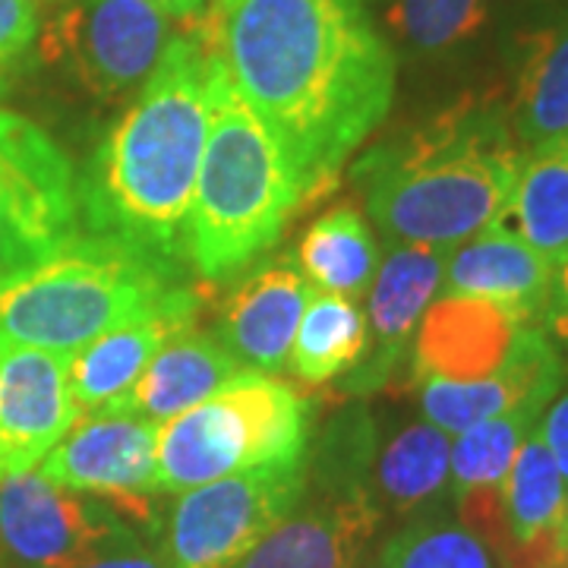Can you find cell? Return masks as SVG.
<instances>
[{"label": "cell", "mask_w": 568, "mask_h": 568, "mask_svg": "<svg viewBox=\"0 0 568 568\" xmlns=\"http://www.w3.org/2000/svg\"><path fill=\"white\" fill-rule=\"evenodd\" d=\"M386 20L410 48L436 54L467 41L487 22V0H388Z\"/></svg>", "instance_id": "28"}, {"label": "cell", "mask_w": 568, "mask_h": 568, "mask_svg": "<svg viewBox=\"0 0 568 568\" xmlns=\"http://www.w3.org/2000/svg\"><path fill=\"white\" fill-rule=\"evenodd\" d=\"M503 222L547 263L568 260V136L525 152Z\"/></svg>", "instance_id": "22"}, {"label": "cell", "mask_w": 568, "mask_h": 568, "mask_svg": "<svg viewBox=\"0 0 568 568\" xmlns=\"http://www.w3.org/2000/svg\"><path fill=\"white\" fill-rule=\"evenodd\" d=\"M215 41L304 203L325 196L395 99V54L364 0H219Z\"/></svg>", "instance_id": "1"}, {"label": "cell", "mask_w": 568, "mask_h": 568, "mask_svg": "<svg viewBox=\"0 0 568 568\" xmlns=\"http://www.w3.org/2000/svg\"><path fill=\"white\" fill-rule=\"evenodd\" d=\"M521 323L499 304L480 297H452L443 294L433 301L417 325L410 366L414 383L446 379V383H474L487 379L506 364L518 342Z\"/></svg>", "instance_id": "16"}, {"label": "cell", "mask_w": 568, "mask_h": 568, "mask_svg": "<svg viewBox=\"0 0 568 568\" xmlns=\"http://www.w3.org/2000/svg\"><path fill=\"white\" fill-rule=\"evenodd\" d=\"M82 234L80 174L39 123L0 111V278Z\"/></svg>", "instance_id": "8"}, {"label": "cell", "mask_w": 568, "mask_h": 568, "mask_svg": "<svg viewBox=\"0 0 568 568\" xmlns=\"http://www.w3.org/2000/svg\"><path fill=\"white\" fill-rule=\"evenodd\" d=\"M306 458L241 470L183 493L171 508L164 556L171 568H231L301 506Z\"/></svg>", "instance_id": "7"}, {"label": "cell", "mask_w": 568, "mask_h": 568, "mask_svg": "<svg viewBox=\"0 0 568 568\" xmlns=\"http://www.w3.org/2000/svg\"><path fill=\"white\" fill-rule=\"evenodd\" d=\"M446 260L443 246L392 244L366 291V351L351 369L345 392H379L410 361L417 325L443 287Z\"/></svg>", "instance_id": "12"}, {"label": "cell", "mask_w": 568, "mask_h": 568, "mask_svg": "<svg viewBox=\"0 0 568 568\" xmlns=\"http://www.w3.org/2000/svg\"><path fill=\"white\" fill-rule=\"evenodd\" d=\"M525 145L499 99H462L357 162L366 209L388 244L452 250L503 219Z\"/></svg>", "instance_id": "3"}, {"label": "cell", "mask_w": 568, "mask_h": 568, "mask_svg": "<svg viewBox=\"0 0 568 568\" xmlns=\"http://www.w3.org/2000/svg\"><path fill=\"white\" fill-rule=\"evenodd\" d=\"M159 424L133 414L89 410L77 417L58 446L41 462V477L85 496H95L121 515L130 528L159 530Z\"/></svg>", "instance_id": "10"}, {"label": "cell", "mask_w": 568, "mask_h": 568, "mask_svg": "<svg viewBox=\"0 0 568 568\" xmlns=\"http://www.w3.org/2000/svg\"><path fill=\"white\" fill-rule=\"evenodd\" d=\"M297 260V268L313 287L347 301H361L376 278L379 246L364 215L345 203L328 209L306 227Z\"/></svg>", "instance_id": "23"}, {"label": "cell", "mask_w": 568, "mask_h": 568, "mask_svg": "<svg viewBox=\"0 0 568 568\" xmlns=\"http://www.w3.org/2000/svg\"><path fill=\"white\" fill-rule=\"evenodd\" d=\"M366 351V316L338 294H313L294 345L287 354L291 373L306 386H323L351 373Z\"/></svg>", "instance_id": "25"}, {"label": "cell", "mask_w": 568, "mask_h": 568, "mask_svg": "<svg viewBox=\"0 0 568 568\" xmlns=\"http://www.w3.org/2000/svg\"><path fill=\"white\" fill-rule=\"evenodd\" d=\"M133 104L108 130L80 178L82 224L92 234L186 268V222L212 123L222 63L215 7L181 20Z\"/></svg>", "instance_id": "2"}, {"label": "cell", "mask_w": 568, "mask_h": 568, "mask_svg": "<svg viewBox=\"0 0 568 568\" xmlns=\"http://www.w3.org/2000/svg\"><path fill=\"white\" fill-rule=\"evenodd\" d=\"M383 521L369 489L320 493L231 568H357Z\"/></svg>", "instance_id": "17"}, {"label": "cell", "mask_w": 568, "mask_h": 568, "mask_svg": "<svg viewBox=\"0 0 568 568\" xmlns=\"http://www.w3.org/2000/svg\"><path fill=\"white\" fill-rule=\"evenodd\" d=\"M544 328L552 335L559 345L568 351V260L556 265V278H552V291H549V304L544 310Z\"/></svg>", "instance_id": "33"}, {"label": "cell", "mask_w": 568, "mask_h": 568, "mask_svg": "<svg viewBox=\"0 0 568 568\" xmlns=\"http://www.w3.org/2000/svg\"><path fill=\"white\" fill-rule=\"evenodd\" d=\"M559 386H562V357L540 325L521 328L506 364L496 373H489L487 379L417 383L426 424L439 426L443 433H455V436L465 433L467 426L506 414L511 407L528 405V402H552Z\"/></svg>", "instance_id": "15"}, {"label": "cell", "mask_w": 568, "mask_h": 568, "mask_svg": "<svg viewBox=\"0 0 568 568\" xmlns=\"http://www.w3.org/2000/svg\"><path fill=\"white\" fill-rule=\"evenodd\" d=\"M136 534L114 508L20 474L0 480V549L17 568H80Z\"/></svg>", "instance_id": "11"}, {"label": "cell", "mask_w": 568, "mask_h": 568, "mask_svg": "<svg viewBox=\"0 0 568 568\" xmlns=\"http://www.w3.org/2000/svg\"><path fill=\"white\" fill-rule=\"evenodd\" d=\"M310 297L304 272L287 260H275L231 287L215 335L250 373H278L287 364Z\"/></svg>", "instance_id": "18"}, {"label": "cell", "mask_w": 568, "mask_h": 568, "mask_svg": "<svg viewBox=\"0 0 568 568\" xmlns=\"http://www.w3.org/2000/svg\"><path fill=\"white\" fill-rule=\"evenodd\" d=\"M547 405L549 402H528L458 433V443H452L448 455V493L455 503L474 493L499 489L515 455L540 424Z\"/></svg>", "instance_id": "26"}, {"label": "cell", "mask_w": 568, "mask_h": 568, "mask_svg": "<svg viewBox=\"0 0 568 568\" xmlns=\"http://www.w3.org/2000/svg\"><path fill=\"white\" fill-rule=\"evenodd\" d=\"M556 547L562 552V562L568 568V496L566 506H562V515H559V528H556Z\"/></svg>", "instance_id": "35"}, {"label": "cell", "mask_w": 568, "mask_h": 568, "mask_svg": "<svg viewBox=\"0 0 568 568\" xmlns=\"http://www.w3.org/2000/svg\"><path fill=\"white\" fill-rule=\"evenodd\" d=\"M304 196L278 142L246 108L224 61L212 80V123L186 222V268L227 282L278 244Z\"/></svg>", "instance_id": "4"}, {"label": "cell", "mask_w": 568, "mask_h": 568, "mask_svg": "<svg viewBox=\"0 0 568 568\" xmlns=\"http://www.w3.org/2000/svg\"><path fill=\"white\" fill-rule=\"evenodd\" d=\"M556 265L547 263L503 219L448 250L443 294L499 304L521 323L544 320Z\"/></svg>", "instance_id": "19"}, {"label": "cell", "mask_w": 568, "mask_h": 568, "mask_svg": "<svg viewBox=\"0 0 568 568\" xmlns=\"http://www.w3.org/2000/svg\"><path fill=\"white\" fill-rule=\"evenodd\" d=\"M200 310L196 291L178 284L159 304L73 351L67 357V386L77 410L89 414L118 402L174 335L196 325Z\"/></svg>", "instance_id": "14"}, {"label": "cell", "mask_w": 568, "mask_h": 568, "mask_svg": "<svg viewBox=\"0 0 568 568\" xmlns=\"http://www.w3.org/2000/svg\"><path fill=\"white\" fill-rule=\"evenodd\" d=\"M80 568H171L168 566V556H164L162 549H149L142 547L140 537H133V540H126L121 547L108 549L104 556L99 559H92V562H85Z\"/></svg>", "instance_id": "32"}, {"label": "cell", "mask_w": 568, "mask_h": 568, "mask_svg": "<svg viewBox=\"0 0 568 568\" xmlns=\"http://www.w3.org/2000/svg\"><path fill=\"white\" fill-rule=\"evenodd\" d=\"M39 0H0V95L20 77L32 48L39 44Z\"/></svg>", "instance_id": "30"}, {"label": "cell", "mask_w": 568, "mask_h": 568, "mask_svg": "<svg viewBox=\"0 0 568 568\" xmlns=\"http://www.w3.org/2000/svg\"><path fill=\"white\" fill-rule=\"evenodd\" d=\"M244 373L237 357L224 347L215 332H200L196 325L174 335L149 361L140 379L118 402L99 407L108 414H133L142 420H171L183 410L205 402L212 392Z\"/></svg>", "instance_id": "20"}, {"label": "cell", "mask_w": 568, "mask_h": 568, "mask_svg": "<svg viewBox=\"0 0 568 568\" xmlns=\"http://www.w3.org/2000/svg\"><path fill=\"white\" fill-rule=\"evenodd\" d=\"M373 424L364 410H354L338 417L328 426L325 439L316 448V455L306 462V474L316 480L320 493H354L369 489V465H373Z\"/></svg>", "instance_id": "29"}, {"label": "cell", "mask_w": 568, "mask_h": 568, "mask_svg": "<svg viewBox=\"0 0 568 568\" xmlns=\"http://www.w3.org/2000/svg\"><path fill=\"white\" fill-rule=\"evenodd\" d=\"M149 3L159 7L164 17H171V20H193V17L209 13L219 0H149Z\"/></svg>", "instance_id": "34"}, {"label": "cell", "mask_w": 568, "mask_h": 568, "mask_svg": "<svg viewBox=\"0 0 568 568\" xmlns=\"http://www.w3.org/2000/svg\"><path fill=\"white\" fill-rule=\"evenodd\" d=\"M373 568H496V559L462 521L424 518L398 530L379 549Z\"/></svg>", "instance_id": "27"}, {"label": "cell", "mask_w": 568, "mask_h": 568, "mask_svg": "<svg viewBox=\"0 0 568 568\" xmlns=\"http://www.w3.org/2000/svg\"><path fill=\"white\" fill-rule=\"evenodd\" d=\"M183 284L181 268L102 234L70 244L0 278V347L73 351L133 320Z\"/></svg>", "instance_id": "5"}, {"label": "cell", "mask_w": 568, "mask_h": 568, "mask_svg": "<svg viewBox=\"0 0 568 568\" xmlns=\"http://www.w3.org/2000/svg\"><path fill=\"white\" fill-rule=\"evenodd\" d=\"M77 417L63 354L0 347V480L39 467Z\"/></svg>", "instance_id": "13"}, {"label": "cell", "mask_w": 568, "mask_h": 568, "mask_svg": "<svg viewBox=\"0 0 568 568\" xmlns=\"http://www.w3.org/2000/svg\"><path fill=\"white\" fill-rule=\"evenodd\" d=\"M310 395L268 373H237L155 436L162 493H186L241 470L301 462L310 448Z\"/></svg>", "instance_id": "6"}, {"label": "cell", "mask_w": 568, "mask_h": 568, "mask_svg": "<svg viewBox=\"0 0 568 568\" xmlns=\"http://www.w3.org/2000/svg\"><path fill=\"white\" fill-rule=\"evenodd\" d=\"M506 108L525 149L568 136V13L534 26L518 39Z\"/></svg>", "instance_id": "21"}, {"label": "cell", "mask_w": 568, "mask_h": 568, "mask_svg": "<svg viewBox=\"0 0 568 568\" xmlns=\"http://www.w3.org/2000/svg\"><path fill=\"white\" fill-rule=\"evenodd\" d=\"M448 433L433 424H410L398 429L383 448L373 480L376 506L395 515H414L433 506L448 489Z\"/></svg>", "instance_id": "24"}, {"label": "cell", "mask_w": 568, "mask_h": 568, "mask_svg": "<svg viewBox=\"0 0 568 568\" xmlns=\"http://www.w3.org/2000/svg\"><path fill=\"white\" fill-rule=\"evenodd\" d=\"M171 17L149 0H70L39 32V58L99 102H123L162 61Z\"/></svg>", "instance_id": "9"}, {"label": "cell", "mask_w": 568, "mask_h": 568, "mask_svg": "<svg viewBox=\"0 0 568 568\" xmlns=\"http://www.w3.org/2000/svg\"><path fill=\"white\" fill-rule=\"evenodd\" d=\"M540 439L547 443L549 455L556 458V465L568 480V392H562L556 402H549L540 424H537Z\"/></svg>", "instance_id": "31"}]
</instances>
